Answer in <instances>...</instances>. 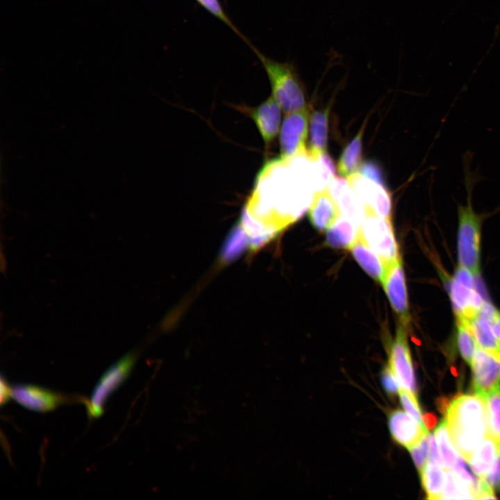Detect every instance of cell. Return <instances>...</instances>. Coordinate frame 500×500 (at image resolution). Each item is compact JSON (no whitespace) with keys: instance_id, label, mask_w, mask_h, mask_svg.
<instances>
[{"instance_id":"obj_1","label":"cell","mask_w":500,"mask_h":500,"mask_svg":"<svg viewBox=\"0 0 500 500\" xmlns=\"http://www.w3.org/2000/svg\"><path fill=\"white\" fill-rule=\"evenodd\" d=\"M311 187H323L317 161L307 154L268 160L225 245L238 256L275 238L304 213Z\"/></svg>"},{"instance_id":"obj_2","label":"cell","mask_w":500,"mask_h":500,"mask_svg":"<svg viewBox=\"0 0 500 500\" xmlns=\"http://www.w3.org/2000/svg\"><path fill=\"white\" fill-rule=\"evenodd\" d=\"M445 421L453 446L467 461L488 434L484 398L476 394L456 397L447 407Z\"/></svg>"},{"instance_id":"obj_3","label":"cell","mask_w":500,"mask_h":500,"mask_svg":"<svg viewBox=\"0 0 500 500\" xmlns=\"http://www.w3.org/2000/svg\"><path fill=\"white\" fill-rule=\"evenodd\" d=\"M472 158L470 151L463 154L462 158L467 203L458 205V257L460 265L477 276L480 269L481 229L484 216L476 213L472 206L474 186L481 176L478 172L472 171Z\"/></svg>"},{"instance_id":"obj_4","label":"cell","mask_w":500,"mask_h":500,"mask_svg":"<svg viewBox=\"0 0 500 500\" xmlns=\"http://www.w3.org/2000/svg\"><path fill=\"white\" fill-rule=\"evenodd\" d=\"M256 52L268 77L272 96L282 110L288 113L306 107L305 90L294 66Z\"/></svg>"},{"instance_id":"obj_5","label":"cell","mask_w":500,"mask_h":500,"mask_svg":"<svg viewBox=\"0 0 500 500\" xmlns=\"http://www.w3.org/2000/svg\"><path fill=\"white\" fill-rule=\"evenodd\" d=\"M136 354L128 352L112 364L101 376L89 400L85 401L90 418L101 416L104 406L110 395L115 392L130 375L136 362Z\"/></svg>"},{"instance_id":"obj_6","label":"cell","mask_w":500,"mask_h":500,"mask_svg":"<svg viewBox=\"0 0 500 500\" xmlns=\"http://www.w3.org/2000/svg\"><path fill=\"white\" fill-rule=\"evenodd\" d=\"M362 223L365 238L385 266L400 257L392 219L378 215L370 207L363 206Z\"/></svg>"},{"instance_id":"obj_7","label":"cell","mask_w":500,"mask_h":500,"mask_svg":"<svg viewBox=\"0 0 500 500\" xmlns=\"http://www.w3.org/2000/svg\"><path fill=\"white\" fill-rule=\"evenodd\" d=\"M308 119L309 109L307 106L285 113L280 131V156L291 158L299 154H307L306 141Z\"/></svg>"},{"instance_id":"obj_8","label":"cell","mask_w":500,"mask_h":500,"mask_svg":"<svg viewBox=\"0 0 500 500\" xmlns=\"http://www.w3.org/2000/svg\"><path fill=\"white\" fill-rule=\"evenodd\" d=\"M391 306L399 319L400 324L407 329L410 326V314L401 257L385 268L381 281Z\"/></svg>"},{"instance_id":"obj_9","label":"cell","mask_w":500,"mask_h":500,"mask_svg":"<svg viewBox=\"0 0 500 500\" xmlns=\"http://www.w3.org/2000/svg\"><path fill=\"white\" fill-rule=\"evenodd\" d=\"M11 397L19 404L33 411L46 412L74 400L53 390L31 384L11 387Z\"/></svg>"},{"instance_id":"obj_10","label":"cell","mask_w":500,"mask_h":500,"mask_svg":"<svg viewBox=\"0 0 500 500\" xmlns=\"http://www.w3.org/2000/svg\"><path fill=\"white\" fill-rule=\"evenodd\" d=\"M349 185L360 198L362 206L370 207L378 215L392 219V199L385 186L356 172L347 178Z\"/></svg>"},{"instance_id":"obj_11","label":"cell","mask_w":500,"mask_h":500,"mask_svg":"<svg viewBox=\"0 0 500 500\" xmlns=\"http://www.w3.org/2000/svg\"><path fill=\"white\" fill-rule=\"evenodd\" d=\"M475 393L485 397L500 385V356L478 347L472 362Z\"/></svg>"},{"instance_id":"obj_12","label":"cell","mask_w":500,"mask_h":500,"mask_svg":"<svg viewBox=\"0 0 500 500\" xmlns=\"http://www.w3.org/2000/svg\"><path fill=\"white\" fill-rule=\"evenodd\" d=\"M407 328L399 324L390 349L389 367L401 388L415 394V377L407 338Z\"/></svg>"},{"instance_id":"obj_13","label":"cell","mask_w":500,"mask_h":500,"mask_svg":"<svg viewBox=\"0 0 500 500\" xmlns=\"http://www.w3.org/2000/svg\"><path fill=\"white\" fill-rule=\"evenodd\" d=\"M254 122L265 146L268 147L276 138L281 124V108L271 95L256 107L240 106Z\"/></svg>"},{"instance_id":"obj_14","label":"cell","mask_w":500,"mask_h":500,"mask_svg":"<svg viewBox=\"0 0 500 500\" xmlns=\"http://www.w3.org/2000/svg\"><path fill=\"white\" fill-rule=\"evenodd\" d=\"M342 211L330 188L326 185L315 190L308 208V216L312 226L319 231L331 227L340 217Z\"/></svg>"},{"instance_id":"obj_15","label":"cell","mask_w":500,"mask_h":500,"mask_svg":"<svg viewBox=\"0 0 500 500\" xmlns=\"http://www.w3.org/2000/svg\"><path fill=\"white\" fill-rule=\"evenodd\" d=\"M474 274L460 265L449 283V294L456 317L469 320L474 317L472 303L476 291Z\"/></svg>"},{"instance_id":"obj_16","label":"cell","mask_w":500,"mask_h":500,"mask_svg":"<svg viewBox=\"0 0 500 500\" xmlns=\"http://www.w3.org/2000/svg\"><path fill=\"white\" fill-rule=\"evenodd\" d=\"M389 427L393 439L408 449L428 433L424 425L402 410H395L390 414Z\"/></svg>"},{"instance_id":"obj_17","label":"cell","mask_w":500,"mask_h":500,"mask_svg":"<svg viewBox=\"0 0 500 500\" xmlns=\"http://www.w3.org/2000/svg\"><path fill=\"white\" fill-rule=\"evenodd\" d=\"M328 186L339 203L343 216L357 226H360L364 219L362 203L349 185L347 181L337 177L328 184Z\"/></svg>"},{"instance_id":"obj_18","label":"cell","mask_w":500,"mask_h":500,"mask_svg":"<svg viewBox=\"0 0 500 500\" xmlns=\"http://www.w3.org/2000/svg\"><path fill=\"white\" fill-rule=\"evenodd\" d=\"M348 249L364 271L373 279L381 283L385 265L366 241L362 224L358 227L356 238Z\"/></svg>"},{"instance_id":"obj_19","label":"cell","mask_w":500,"mask_h":500,"mask_svg":"<svg viewBox=\"0 0 500 500\" xmlns=\"http://www.w3.org/2000/svg\"><path fill=\"white\" fill-rule=\"evenodd\" d=\"M329 108L312 112L310 119V140L307 148L308 158L315 161L327 153Z\"/></svg>"},{"instance_id":"obj_20","label":"cell","mask_w":500,"mask_h":500,"mask_svg":"<svg viewBox=\"0 0 500 500\" xmlns=\"http://www.w3.org/2000/svg\"><path fill=\"white\" fill-rule=\"evenodd\" d=\"M499 448L500 444L488 434L475 449L467 462L479 478L484 479L488 474Z\"/></svg>"},{"instance_id":"obj_21","label":"cell","mask_w":500,"mask_h":500,"mask_svg":"<svg viewBox=\"0 0 500 500\" xmlns=\"http://www.w3.org/2000/svg\"><path fill=\"white\" fill-rule=\"evenodd\" d=\"M364 122L359 131L343 149L337 165L338 172L343 176L358 172L362 163V138L366 126Z\"/></svg>"},{"instance_id":"obj_22","label":"cell","mask_w":500,"mask_h":500,"mask_svg":"<svg viewBox=\"0 0 500 500\" xmlns=\"http://www.w3.org/2000/svg\"><path fill=\"white\" fill-rule=\"evenodd\" d=\"M358 227L351 220L341 216L326 230L327 245L335 249H349L356 238Z\"/></svg>"},{"instance_id":"obj_23","label":"cell","mask_w":500,"mask_h":500,"mask_svg":"<svg viewBox=\"0 0 500 500\" xmlns=\"http://www.w3.org/2000/svg\"><path fill=\"white\" fill-rule=\"evenodd\" d=\"M442 467L437 462L428 458L419 472L428 499H442L445 480V473Z\"/></svg>"},{"instance_id":"obj_24","label":"cell","mask_w":500,"mask_h":500,"mask_svg":"<svg viewBox=\"0 0 500 500\" xmlns=\"http://www.w3.org/2000/svg\"><path fill=\"white\" fill-rule=\"evenodd\" d=\"M467 321L478 347L500 356V342L494 333L492 323L478 316Z\"/></svg>"},{"instance_id":"obj_25","label":"cell","mask_w":500,"mask_h":500,"mask_svg":"<svg viewBox=\"0 0 500 500\" xmlns=\"http://www.w3.org/2000/svg\"><path fill=\"white\" fill-rule=\"evenodd\" d=\"M456 322L458 347L463 359L471 365L478 345L467 319L457 317Z\"/></svg>"},{"instance_id":"obj_26","label":"cell","mask_w":500,"mask_h":500,"mask_svg":"<svg viewBox=\"0 0 500 500\" xmlns=\"http://www.w3.org/2000/svg\"><path fill=\"white\" fill-rule=\"evenodd\" d=\"M483 398L486 404L488 434L500 444V385Z\"/></svg>"},{"instance_id":"obj_27","label":"cell","mask_w":500,"mask_h":500,"mask_svg":"<svg viewBox=\"0 0 500 500\" xmlns=\"http://www.w3.org/2000/svg\"><path fill=\"white\" fill-rule=\"evenodd\" d=\"M449 433L445 419L440 424L435 431V435L443 461L444 468L445 467L446 469L451 468L458 456L453 449Z\"/></svg>"},{"instance_id":"obj_28","label":"cell","mask_w":500,"mask_h":500,"mask_svg":"<svg viewBox=\"0 0 500 500\" xmlns=\"http://www.w3.org/2000/svg\"><path fill=\"white\" fill-rule=\"evenodd\" d=\"M399 394L401 403L405 410L413 417L419 424L424 425L421 410L415 394L408 390L401 388L399 390Z\"/></svg>"},{"instance_id":"obj_29","label":"cell","mask_w":500,"mask_h":500,"mask_svg":"<svg viewBox=\"0 0 500 500\" xmlns=\"http://www.w3.org/2000/svg\"><path fill=\"white\" fill-rule=\"evenodd\" d=\"M430 434L427 433L416 444L409 449L414 462L420 472L429 456Z\"/></svg>"},{"instance_id":"obj_30","label":"cell","mask_w":500,"mask_h":500,"mask_svg":"<svg viewBox=\"0 0 500 500\" xmlns=\"http://www.w3.org/2000/svg\"><path fill=\"white\" fill-rule=\"evenodd\" d=\"M201 6L206 9L212 15L228 26L238 34H240L236 27L226 14L219 0H195Z\"/></svg>"},{"instance_id":"obj_31","label":"cell","mask_w":500,"mask_h":500,"mask_svg":"<svg viewBox=\"0 0 500 500\" xmlns=\"http://www.w3.org/2000/svg\"><path fill=\"white\" fill-rule=\"evenodd\" d=\"M358 172L364 177L385 186L383 170L376 162L366 160L362 162Z\"/></svg>"},{"instance_id":"obj_32","label":"cell","mask_w":500,"mask_h":500,"mask_svg":"<svg viewBox=\"0 0 500 500\" xmlns=\"http://www.w3.org/2000/svg\"><path fill=\"white\" fill-rule=\"evenodd\" d=\"M381 381L385 390L389 394H394L399 392L400 384L389 366L385 367L383 371Z\"/></svg>"},{"instance_id":"obj_33","label":"cell","mask_w":500,"mask_h":500,"mask_svg":"<svg viewBox=\"0 0 500 500\" xmlns=\"http://www.w3.org/2000/svg\"><path fill=\"white\" fill-rule=\"evenodd\" d=\"M484 480L493 490H500V448L497 453L492 467Z\"/></svg>"},{"instance_id":"obj_34","label":"cell","mask_w":500,"mask_h":500,"mask_svg":"<svg viewBox=\"0 0 500 500\" xmlns=\"http://www.w3.org/2000/svg\"><path fill=\"white\" fill-rule=\"evenodd\" d=\"M11 397V387H10L6 379L1 376V404L3 406L6 403Z\"/></svg>"},{"instance_id":"obj_35","label":"cell","mask_w":500,"mask_h":500,"mask_svg":"<svg viewBox=\"0 0 500 500\" xmlns=\"http://www.w3.org/2000/svg\"><path fill=\"white\" fill-rule=\"evenodd\" d=\"M422 421L426 429H431L435 425L437 419L436 417L434 415L431 413H427L422 416Z\"/></svg>"},{"instance_id":"obj_36","label":"cell","mask_w":500,"mask_h":500,"mask_svg":"<svg viewBox=\"0 0 500 500\" xmlns=\"http://www.w3.org/2000/svg\"><path fill=\"white\" fill-rule=\"evenodd\" d=\"M492 329L495 336L500 342V312L497 318L492 322Z\"/></svg>"}]
</instances>
